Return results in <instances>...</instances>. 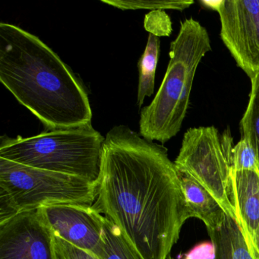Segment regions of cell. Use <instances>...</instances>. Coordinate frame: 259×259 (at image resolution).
Listing matches in <instances>:
<instances>
[{
	"label": "cell",
	"mask_w": 259,
	"mask_h": 259,
	"mask_svg": "<svg viewBox=\"0 0 259 259\" xmlns=\"http://www.w3.org/2000/svg\"><path fill=\"white\" fill-rule=\"evenodd\" d=\"M159 54L160 38L154 34H149L145 52L138 63L139 81L137 104L139 107H142L146 97H151L154 94Z\"/></svg>",
	"instance_id": "cell-13"
},
{
	"label": "cell",
	"mask_w": 259,
	"mask_h": 259,
	"mask_svg": "<svg viewBox=\"0 0 259 259\" xmlns=\"http://www.w3.org/2000/svg\"><path fill=\"white\" fill-rule=\"evenodd\" d=\"M105 138L92 122L29 138H0V157L52 172L97 181Z\"/></svg>",
	"instance_id": "cell-4"
},
{
	"label": "cell",
	"mask_w": 259,
	"mask_h": 259,
	"mask_svg": "<svg viewBox=\"0 0 259 259\" xmlns=\"http://www.w3.org/2000/svg\"><path fill=\"white\" fill-rule=\"evenodd\" d=\"M180 176L182 190L193 218L203 221L207 230L219 228L227 214L221 204L204 186L192 177L181 172Z\"/></svg>",
	"instance_id": "cell-11"
},
{
	"label": "cell",
	"mask_w": 259,
	"mask_h": 259,
	"mask_svg": "<svg viewBox=\"0 0 259 259\" xmlns=\"http://www.w3.org/2000/svg\"><path fill=\"white\" fill-rule=\"evenodd\" d=\"M232 169L259 172L257 154L245 139H241L232 150Z\"/></svg>",
	"instance_id": "cell-17"
},
{
	"label": "cell",
	"mask_w": 259,
	"mask_h": 259,
	"mask_svg": "<svg viewBox=\"0 0 259 259\" xmlns=\"http://www.w3.org/2000/svg\"><path fill=\"white\" fill-rule=\"evenodd\" d=\"M221 40L250 79L259 74V0H221Z\"/></svg>",
	"instance_id": "cell-7"
},
{
	"label": "cell",
	"mask_w": 259,
	"mask_h": 259,
	"mask_svg": "<svg viewBox=\"0 0 259 259\" xmlns=\"http://www.w3.org/2000/svg\"><path fill=\"white\" fill-rule=\"evenodd\" d=\"M37 210L52 234L96 257L101 253L105 217L93 206L59 204Z\"/></svg>",
	"instance_id": "cell-8"
},
{
	"label": "cell",
	"mask_w": 259,
	"mask_h": 259,
	"mask_svg": "<svg viewBox=\"0 0 259 259\" xmlns=\"http://www.w3.org/2000/svg\"><path fill=\"white\" fill-rule=\"evenodd\" d=\"M210 51L208 32L200 22L192 18L181 22L180 32L170 45L161 85L150 105L141 110L142 138L164 144L178 134L187 113L195 72Z\"/></svg>",
	"instance_id": "cell-3"
},
{
	"label": "cell",
	"mask_w": 259,
	"mask_h": 259,
	"mask_svg": "<svg viewBox=\"0 0 259 259\" xmlns=\"http://www.w3.org/2000/svg\"><path fill=\"white\" fill-rule=\"evenodd\" d=\"M171 25L169 16L162 10H155L145 16V29L157 37L169 36L172 32Z\"/></svg>",
	"instance_id": "cell-19"
},
{
	"label": "cell",
	"mask_w": 259,
	"mask_h": 259,
	"mask_svg": "<svg viewBox=\"0 0 259 259\" xmlns=\"http://www.w3.org/2000/svg\"><path fill=\"white\" fill-rule=\"evenodd\" d=\"M236 221L253 258L259 259V172L232 169Z\"/></svg>",
	"instance_id": "cell-10"
},
{
	"label": "cell",
	"mask_w": 259,
	"mask_h": 259,
	"mask_svg": "<svg viewBox=\"0 0 259 259\" xmlns=\"http://www.w3.org/2000/svg\"><path fill=\"white\" fill-rule=\"evenodd\" d=\"M54 259H99L89 251L81 249L53 234Z\"/></svg>",
	"instance_id": "cell-18"
},
{
	"label": "cell",
	"mask_w": 259,
	"mask_h": 259,
	"mask_svg": "<svg viewBox=\"0 0 259 259\" xmlns=\"http://www.w3.org/2000/svg\"><path fill=\"white\" fill-rule=\"evenodd\" d=\"M230 130L222 135L213 126L195 127L186 131L176 159V167L204 186L225 213L236 221L232 201V150Z\"/></svg>",
	"instance_id": "cell-6"
},
{
	"label": "cell",
	"mask_w": 259,
	"mask_h": 259,
	"mask_svg": "<svg viewBox=\"0 0 259 259\" xmlns=\"http://www.w3.org/2000/svg\"><path fill=\"white\" fill-rule=\"evenodd\" d=\"M104 4L120 10H138V9H152V10H175L183 11L194 4L193 0L185 1H116L102 0Z\"/></svg>",
	"instance_id": "cell-16"
},
{
	"label": "cell",
	"mask_w": 259,
	"mask_h": 259,
	"mask_svg": "<svg viewBox=\"0 0 259 259\" xmlns=\"http://www.w3.org/2000/svg\"><path fill=\"white\" fill-rule=\"evenodd\" d=\"M0 81L44 124L45 130L92 122L82 81L38 37L0 23Z\"/></svg>",
	"instance_id": "cell-2"
},
{
	"label": "cell",
	"mask_w": 259,
	"mask_h": 259,
	"mask_svg": "<svg viewBox=\"0 0 259 259\" xmlns=\"http://www.w3.org/2000/svg\"><path fill=\"white\" fill-rule=\"evenodd\" d=\"M246 110L240 121L241 139H245L257 154L259 163V74L251 79Z\"/></svg>",
	"instance_id": "cell-15"
},
{
	"label": "cell",
	"mask_w": 259,
	"mask_h": 259,
	"mask_svg": "<svg viewBox=\"0 0 259 259\" xmlns=\"http://www.w3.org/2000/svg\"><path fill=\"white\" fill-rule=\"evenodd\" d=\"M167 259H174V258H172V257H171L170 255H169V257H167Z\"/></svg>",
	"instance_id": "cell-21"
},
{
	"label": "cell",
	"mask_w": 259,
	"mask_h": 259,
	"mask_svg": "<svg viewBox=\"0 0 259 259\" xmlns=\"http://www.w3.org/2000/svg\"><path fill=\"white\" fill-rule=\"evenodd\" d=\"M103 245L99 259H142L117 226L105 218Z\"/></svg>",
	"instance_id": "cell-14"
},
{
	"label": "cell",
	"mask_w": 259,
	"mask_h": 259,
	"mask_svg": "<svg viewBox=\"0 0 259 259\" xmlns=\"http://www.w3.org/2000/svg\"><path fill=\"white\" fill-rule=\"evenodd\" d=\"M214 248L212 243L201 244L185 256L184 259H213Z\"/></svg>",
	"instance_id": "cell-20"
},
{
	"label": "cell",
	"mask_w": 259,
	"mask_h": 259,
	"mask_svg": "<svg viewBox=\"0 0 259 259\" xmlns=\"http://www.w3.org/2000/svg\"><path fill=\"white\" fill-rule=\"evenodd\" d=\"M207 232L214 248L213 259H254L237 221L228 215L219 228Z\"/></svg>",
	"instance_id": "cell-12"
},
{
	"label": "cell",
	"mask_w": 259,
	"mask_h": 259,
	"mask_svg": "<svg viewBox=\"0 0 259 259\" xmlns=\"http://www.w3.org/2000/svg\"><path fill=\"white\" fill-rule=\"evenodd\" d=\"M98 183L0 157V224L21 212L59 204L93 205Z\"/></svg>",
	"instance_id": "cell-5"
},
{
	"label": "cell",
	"mask_w": 259,
	"mask_h": 259,
	"mask_svg": "<svg viewBox=\"0 0 259 259\" xmlns=\"http://www.w3.org/2000/svg\"><path fill=\"white\" fill-rule=\"evenodd\" d=\"M0 259H54L52 233L37 210L0 224Z\"/></svg>",
	"instance_id": "cell-9"
},
{
	"label": "cell",
	"mask_w": 259,
	"mask_h": 259,
	"mask_svg": "<svg viewBox=\"0 0 259 259\" xmlns=\"http://www.w3.org/2000/svg\"><path fill=\"white\" fill-rule=\"evenodd\" d=\"M93 207L117 226L142 259H167L193 218L180 172L163 145L126 125L107 133Z\"/></svg>",
	"instance_id": "cell-1"
}]
</instances>
